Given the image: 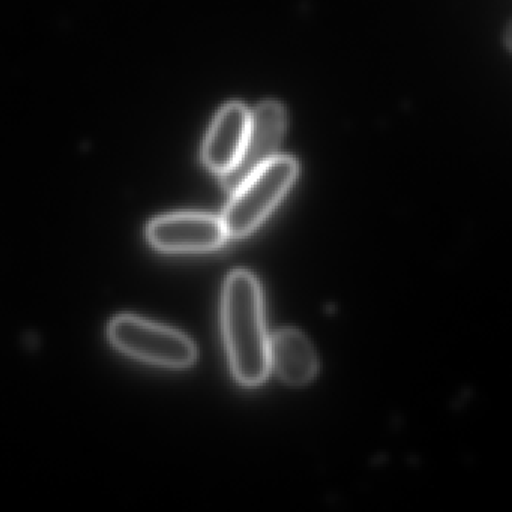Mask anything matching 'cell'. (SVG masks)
<instances>
[{"label":"cell","instance_id":"1","mask_svg":"<svg viewBox=\"0 0 512 512\" xmlns=\"http://www.w3.org/2000/svg\"><path fill=\"white\" fill-rule=\"evenodd\" d=\"M223 326L233 373L239 382L257 386L269 370V338L263 316L262 292L247 271L227 278L223 293Z\"/></svg>","mask_w":512,"mask_h":512},{"label":"cell","instance_id":"2","mask_svg":"<svg viewBox=\"0 0 512 512\" xmlns=\"http://www.w3.org/2000/svg\"><path fill=\"white\" fill-rule=\"evenodd\" d=\"M299 166L292 157H275L233 191L223 221L230 238H244L262 224L286 196Z\"/></svg>","mask_w":512,"mask_h":512},{"label":"cell","instance_id":"3","mask_svg":"<svg viewBox=\"0 0 512 512\" xmlns=\"http://www.w3.org/2000/svg\"><path fill=\"white\" fill-rule=\"evenodd\" d=\"M113 346L131 358L166 368H187L197 358L193 341L169 326L133 314L115 317L109 325Z\"/></svg>","mask_w":512,"mask_h":512},{"label":"cell","instance_id":"4","mask_svg":"<svg viewBox=\"0 0 512 512\" xmlns=\"http://www.w3.org/2000/svg\"><path fill=\"white\" fill-rule=\"evenodd\" d=\"M284 131L286 110L280 103L265 101L250 110V122L241 157L230 172L221 176L224 187L233 193L253 173L278 157Z\"/></svg>","mask_w":512,"mask_h":512},{"label":"cell","instance_id":"5","mask_svg":"<svg viewBox=\"0 0 512 512\" xmlns=\"http://www.w3.org/2000/svg\"><path fill=\"white\" fill-rule=\"evenodd\" d=\"M146 235L164 253H208L220 248L229 238L221 218L196 212L155 218Z\"/></svg>","mask_w":512,"mask_h":512},{"label":"cell","instance_id":"6","mask_svg":"<svg viewBox=\"0 0 512 512\" xmlns=\"http://www.w3.org/2000/svg\"><path fill=\"white\" fill-rule=\"evenodd\" d=\"M250 110L230 103L215 116L203 143L202 160L211 172L223 176L235 167L247 137Z\"/></svg>","mask_w":512,"mask_h":512},{"label":"cell","instance_id":"7","mask_svg":"<svg viewBox=\"0 0 512 512\" xmlns=\"http://www.w3.org/2000/svg\"><path fill=\"white\" fill-rule=\"evenodd\" d=\"M269 368H274L283 382L301 386L316 374L317 359L304 334L286 329L269 340Z\"/></svg>","mask_w":512,"mask_h":512}]
</instances>
